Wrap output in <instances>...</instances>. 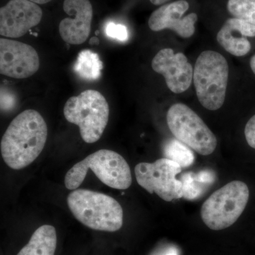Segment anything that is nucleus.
Returning a JSON list of instances; mask_svg holds the SVG:
<instances>
[{"label": "nucleus", "instance_id": "12", "mask_svg": "<svg viewBox=\"0 0 255 255\" xmlns=\"http://www.w3.org/2000/svg\"><path fill=\"white\" fill-rule=\"evenodd\" d=\"M63 9L71 17L60 21L59 33L69 44L85 43L91 31L93 8L90 0H64Z\"/></svg>", "mask_w": 255, "mask_h": 255}, {"label": "nucleus", "instance_id": "14", "mask_svg": "<svg viewBox=\"0 0 255 255\" xmlns=\"http://www.w3.org/2000/svg\"><path fill=\"white\" fill-rule=\"evenodd\" d=\"M255 36V26L238 18H228L217 34V41L235 56H244L251 49L248 37Z\"/></svg>", "mask_w": 255, "mask_h": 255}, {"label": "nucleus", "instance_id": "19", "mask_svg": "<svg viewBox=\"0 0 255 255\" xmlns=\"http://www.w3.org/2000/svg\"><path fill=\"white\" fill-rule=\"evenodd\" d=\"M227 9L235 18L255 26V0H228Z\"/></svg>", "mask_w": 255, "mask_h": 255}, {"label": "nucleus", "instance_id": "17", "mask_svg": "<svg viewBox=\"0 0 255 255\" xmlns=\"http://www.w3.org/2000/svg\"><path fill=\"white\" fill-rule=\"evenodd\" d=\"M179 180L182 182L183 198L191 200L200 196L204 189L214 182V175L210 171H201L198 174L187 172Z\"/></svg>", "mask_w": 255, "mask_h": 255}, {"label": "nucleus", "instance_id": "5", "mask_svg": "<svg viewBox=\"0 0 255 255\" xmlns=\"http://www.w3.org/2000/svg\"><path fill=\"white\" fill-rule=\"evenodd\" d=\"M64 116L70 123L78 125L84 141H98L110 117V107L100 92L88 90L70 97L64 107Z\"/></svg>", "mask_w": 255, "mask_h": 255}, {"label": "nucleus", "instance_id": "16", "mask_svg": "<svg viewBox=\"0 0 255 255\" xmlns=\"http://www.w3.org/2000/svg\"><path fill=\"white\" fill-rule=\"evenodd\" d=\"M100 55L90 50H83L78 53L74 70L79 78L87 81L99 80L103 69Z\"/></svg>", "mask_w": 255, "mask_h": 255}, {"label": "nucleus", "instance_id": "25", "mask_svg": "<svg viewBox=\"0 0 255 255\" xmlns=\"http://www.w3.org/2000/svg\"><path fill=\"white\" fill-rule=\"evenodd\" d=\"M251 67L252 70H253V73H254L255 75V55L252 57L251 60Z\"/></svg>", "mask_w": 255, "mask_h": 255}, {"label": "nucleus", "instance_id": "21", "mask_svg": "<svg viewBox=\"0 0 255 255\" xmlns=\"http://www.w3.org/2000/svg\"><path fill=\"white\" fill-rule=\"evenodd\" d=\"M245 135L248 145L255 149V115L247 123L245 128Z\"/></svg>", "mask_w": 255, "mask_h": 255}, {"label": "nucleus", "instance_id": "1", "mask_svg": "<svg viewBox=\"0 0 255 255\" xmlns=\"http://www.w3.org/2000/svg\"><path fill=\"white\" fill-rule=\"evenodd\" d=\"M48 137V127L36 111H23L11 122L3 135L1 153L10 168L21 169L41 153Z\"/></svg>", "mask_w": 255, "mask_h": 255}, {"label": "nucleus", "instance_id": "20", "mask_svg": "<svg viewBox=\"0 0 255 255\" xmlns=\"http://www.w3.org/2000/svg\"><path fill=\"white\" fill-rule=\"evenodd\" d=\"M106 35L109 38L117 40L121 42H125L128 39V31L123 24L110 22L106 25Z\"/></svg>", "mask_w": 255, "mask_h": 255}, {"label": "nucleus", "instance_id": "2", "mask_svg": "<svg viewBox=\"0 0 255 255\" xmlns=\"http://www.w3.org/2000/svg\"><path fill=\"white\" fill-rule=\"evenodd\" d=\"M67 202L75 219L92 230L116 232L123 226V209L112 196L77 189L69 194Z\"/></svg>", "mask_w": 255, "mask_h": 255}, {"label": "nucleus", "instance_id": "22", "mask_svg": "<svg viewBox=\"0 0 255 255\" xmlns=\"http://www.w3.org/2000/svg\"><path fill=\"white\" fill-rule=\"evenodd\" d=\"M14 98L9 93L6 94L4 91L1 92V110H9L14 106Z\"/></svg>", "mask_w": 255, "mask_h": 255}, {"label": "nucleus", "instance_id": "15", "mask_svg": "<svg viewBox=\"0 0 255 255\" xmlns=\"http://www.w3.org/2000/svg\"><path fill=\"white\" fill-rule=\"evenodd\" d=\"M57 247L55 228L44 225L38 228L17 255H54Z\"/></svg>", "mask_w": 255, "mask_h": 255}, {"label": "nucleus", "instance_id": "9", "mask_svg": "<svg viewBox=\"0 0 255 255\" xmlns=\"http://www.w3.org/2000/svg\"><path fill=\"white\" fill-rule=\"evenodd\" d=\"M39 57L30 45L14 40L0 39V73L14 79L29 78L38 71Z\"/></svg>", "mask_w": 255, "mask_h": 255}, {"label": "nucleus", "instance_id": "4", "mask_svg": "<svg viewBox=\"0 0 255 255\" xmlns=\"http://www.w3.org/2000/svg\"><path fill=\"white\" fill-rule=\"evenodd\" d=\"M228 75L229 66L222 55L213 50L201 53L196 60L193 80L198 100L204 108L216 111L222 107Z\"/></svg>", "mask_w": 255, "mask_h": 255}, {"label": "nucleus", "instance_id": "13", "mask_svg": "<svg viewBox=\"0 0 255 255\" xmlns=\"http://www.w3.org/2000/svg\"><path fill=\"white\" fill-rule=\"evenodd\" d=\"M189 7V3L186 0H178L164 4L151 14L148 21L149 27L153 31L172 30L182 38H190L195 32L198 16L195 13L183 16Z\"/></svg>", "mask_w": 255, "mask_h": 255}, {"label": "nucleus", "instance_id": "24", "mask_svg": "<svg viewBox=\"0 0 255 255\" xmlns=\"http://www.w3.org/2000/svg\"><path fill=\"white\" fill-rule=\"evenodd\" d=\"M28 1H31L32 2L36 3L37 4H43L50 2L52 0H28Z\"/></svg>", "mask_w": 255, "mask_h": 255}, {"label": "nucleus", "instance_id": "18", "mask_svg": "<svg viewBox=\"0 0 255 255\" xmlns=\"http://www.w3.org/2000/svg\"><path fill=\"white\" fill-rule=\"evenodd\" d=\"M165 158L177 162L182 167H188L194 161V155L187 145L177 139H171L164 146Z\"/></svg>", "mask_w": 255, "mask_h": 255}, {"label": "nucleus", "instance_id": "26", "mask_svg": "<svg viewBox=\"0 0 255 255\" xmlns=\"http://www.w3.org/2000/svg\"><path fill=\"white\" fill-rule=\"evenodd\" d=\"M100 43V41H99L98 38H96V37H94V38H92L90 41V45H98Z\"/></svg>", "mask_w": 255, "mask_h": 255}, {"label": "nucleus", "instance_id": "3", "mask_svg": "<svg viewBox=\"0 0 255 255\" xmlns=\"http://www.w3.org/2000/svg\"><path fill=\"white\" fill-rule=\"evenodd\" d=\"M90 169L101 182L113 189H127L131 185V172L126 159L114 151L102 149L87 156L67 172L65 187L69 190L78 189Z\"/></svg>", "mask_w": 255, "mask_h": 255}, {"label": "nucleus", "instance_id": "6", "mask_svg": "<svg viewBox=\"0 0 255 255\" xmlns=\"http://www.w3.org/2000/svg\"><path fill=\"white\" fill-rule=\"evenodd\" d=\"M248 185L233 181L213 193L203 204L201 216L206 226L221 231L234 224L246 209L249 200Z\"/></svg>", "mask_w": 255, "mask_h": 255}, {"label": "nucleus", "instance_id": "11", "mask_svg": "<svg viewBox=\"0 0 255 255\" xmlns=\"http://www.w3.org/2000/svg\"><path fill=\"white\" fill-rule=\"evenodd\" d=\"M152 68L163 75L169 90L175 94L185 92L194 76L192 65L182 53H174L171 48L159 50L152 61Z\"/></svg>", "mask_w": 255, "mask_h": 255}, {"label": "nucleus", "instance_id": "23", "mask_svg": "<svg viewBox=\"0 0 255 255\" xmlns=\"http://www.w3.org/2000/svg\"><path fill=\"white\" fill-rule=\"evenodd\" d=\"M150 1L152 4L155 5H161L164 4V3L167 2V1H169V0H150Z\"/></svg>", "mask_w": 255, "mask_h": 255}, {"label": "nucleus", "instance_id": "10", "mask_svg": "<svg viewBox=\"0 0 255 255\" xmlns=\"http://www.w3.org/2000/svg\"><path fill=\"white\" fill-rule=\"evenodd\" d=\"M41 8L28 0H10L0 9V34L7 38L23 36L41 22Z\"/></svg>", "mask_w": 255, "mask_h": 255}, {"label": "nucleus", "instance_id": "8", "mask_svg": "<svg viewBox=\"0 0 255 255\" xmlns=\"http://www.w3.org/2000/svg\"><path fill=\"white\" fill-rule=\"evenodd\" d=\"M182 167L167 158L157 159L152 163L141 162L135 167L139 185L150 194L155 193L164 201H172L183 197V185L176 179Z\"/></svg>", "mask_w": 255, "mask_h": 255}, {"label": "nucleus", "instance_id": "7", "mask_svg": "<svg viewBox=\"0 0 255 255\" xmlns=\"http://www.w3.org/2000/svg\"><path fill=\"white\" fill-rule=\"evenodd\" d=\"M167 122L174 136L202 155H209L216 150L217 139L198 114L182 103L169 108Z\"/></svg>", "mask_w": 255, "mask_h": 255}, {"label": "nucleus", "instance_id": "27", "mask_svg": "<svg viewBox=\"0 0 255 255\" xmlns=\"http://www.w3.org/2000/svg\"><path fill=\"white\" fill-rule=\"evenodd\" d=\"M165 255H177V253H174V252H170L168 254Z\"/></svg>", "mask_w": 255, "mask_h": 255}]
</instances>
